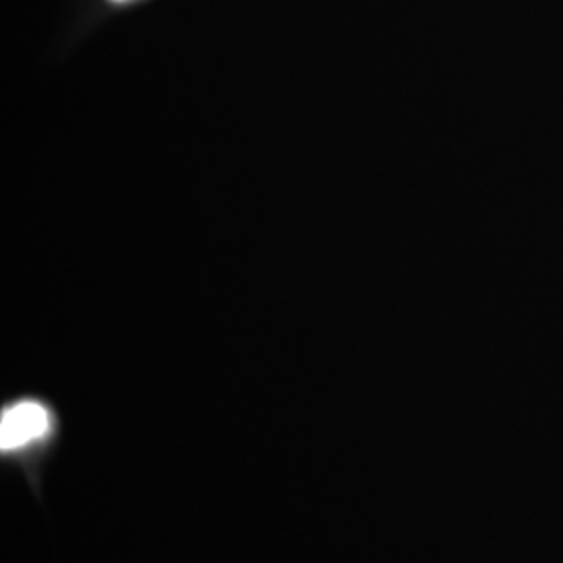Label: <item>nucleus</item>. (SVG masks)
I'll list each match as a JSON object with an SVG mask.
<instances>
[{"label":"nucleus","instance_id":"obj_1","mask_svg":"<svg viewBox=\"0 0 563 563\" xmlns=\"http://www.w3.org/2000/svg\"><path fill=\"white\" fill-rule=\"evenodd\" d=\"M48 430L51 416L42 402H15L0 418V446L2 451H18L44 439Z\"/></svg>","mask_w":563,"mask_h":563},{"label":"nucleus","instance_id":"obj_2","mask_svg":"<svg viewBox=\"0 0 563 563\" xmlns=\"http://www.w3.org/2000/svg\"><path fill=\"white\" fill-rule=\"evenodd\" d=\"M118 2H120V0H118Z\"/></svg>","mask_w":563,"mask_h":563}]
</instances>
